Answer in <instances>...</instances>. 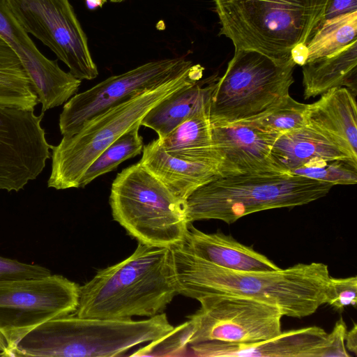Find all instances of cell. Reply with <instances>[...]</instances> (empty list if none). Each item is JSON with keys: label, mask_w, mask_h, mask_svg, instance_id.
<instances>
[{"label": "cell", "mask_w": 357, "mask_h": 357, "mask_svg": "<svg viewBox=\"0 0 357 357\" xmlns=\"http://www.w3.org/2000/svg\"><path fill=\"white\" fill-rule=\"evenodd\" d=\"M171 250L178 294L196 300L208 295L250 298L277 306L283 316L298 319L326 304L331 275L324 263H298L273 271H242L204 261L184 243Z\"/></svg>", "instance_id": "1"}, {"label": "cell", "mask_w": 357, "mask_h": 357, "mask_svg": "<svg viewBox=\"0 0 357 357\" xmlns=\"http://www.w3.org/2000/svg\"><path fill=\"white\" fill-rule=\"evenodd\" d=\"M178 294L171 248L138 243L126 259L79 287V317L128 319L163 312Z\"/></svg>", "instance_id": "2"}, {"label": "cell", "mask_w": 357, "mask_h": 357, "mask_svg": "<svg viewBox=\"0 0 357 357\" xmlns=\"http://www.w3.org/2000/svg\"><path fill=\"white\" fill-rule=\"evenodd\" d=\"M220 35L235 50L259 52L274 60L292 59L323 21L329 0H213Z\"/></svg>", "instance_id": "3"}, {"label": "cell", "mask_w": 357, "mask_h": 357, "mask_svg": "<svg viewBox=\"0 0 357 357\" xmlns=\"http://www.w3.org/2000/svg\"><path fill=\"white\" fill-rule=\"evenodd\" d=\"M173 328L165 312L139 321L68 314L28 332L16 343L11 356H120Z\"/></svg>", "instance_id": "4"}, {"label": "cell", "mask_w": 357, "mask_h": 357, "mask_svg": "<svg viewBox=\"0 0 357 357\" xmlns=\"http://www.w3.org/2000/svg\"><path fill=\"white\" fill-rule=\"evenodd\" d=\"M333 186L292 174L219 176L196 189L184 204L190 223L213 219L229 225L253 213L309 204Z\"/></svg>", "instance_id": "5"}, {"label": "cell", "mask_w": 357, "mask_h": 357, "mask_svg": "<svg viewBox=\"0 0 357 357\" xmlns=\"http://www.w3.org/2000/svg\"><path fill=\"white\" fill-rule=\"evenodd\" d=\"M204 68L192 64L167 81L139 93L93 118L75 134L63 137L52 147V169L47 186L78 188L90 165L113 142L137 125L146 113L177 90L199 81Z\"/></svg>", "instance_id": "6"}, {"label": "cell", "mask_w": 357, "mask_h": 357, "mask_svg": "<svg viewBox=\"0 0 357 357\" xmlns=\"http://www.w3.org/2000/svg\"><path fill=\"white\" fill-rule=\"evenodd\" d=\"M109 205L113 219L138 243L168 248L185 243L190 222L184 201L139 162L117 174Z\"/></svg>", "instance_id": "7"}, {"label": "cell", "mask_w": 357, "mask_h": 357, "mask_svg": "<svg viewBox=\"0 0 357 357\" xmlns=\"http://www.w3.org/2000/svg\"><path fill=\"white\" fill-rule=\"evenodd\" d=\"M295 66L292 59L278 61L257 51L235 50L211 96V124L255 120L271 112L290 96Z\"/></svg>", "instance_id": "8"}, {"label": "cell", "mask_w": 357, "mask_h": 357, "mask_svg": "<svg viewBox=\"0 0 357 357\" xmlns=\"http://www.w3.org/2000/svg\"><path fill=\"white\" fill-rule=\"evenodd\" d=\"M79 285L59 275L0 280V356L37 326L76 311Z\"/></svg>", "instance_id": "9"}, {"label": "cell", "mask_w": 357, "mask_h": 357, "mask_svg": "<svg viewBox=\"0 0 357 357\" xmlns=\"http://www.w3.org/2000/svg\"><path fill=\"white\" fill-rule=\"evenodd\" d=\"M20 27L47 46L76 78L98 75L85 32L69 0H6Z\"/></svg>", "instance_id": "10"}, {"label": "cell", "mask_w": 357, "mask_h": 357, "mask_svg": "<svg viewBox=\"0 0 357 357\" xmlns=\"http://www.w3.org/2000/svg\"><path fill=\"white\" fill-rule=\"evenodd\" d=\"M197 301L199 308L188 316L194 326L189 346L206 342L255 343L282 332L283 315L275 305L227 295H208Z\"/></svg>", "instance_id": "11"}, {"label": "cell", "mask_w": 357, "mask_h": 357, "mask_svg": "<svg viewBox=\"0 0 357 357\" xmlns=\"http://www.w3.org/2000/svg\"><path fill=\"white\" fill-rule=\"evenodd\" d=\"M192 64L183 57L149 61L122 74L111 76L74 95L65 103L59 116L61 135L70 137L75 134L93 118L167 81Z\"/></svg>", "instance_id": "12"}, {"label": "cell", "mask_w": 357, "mask_h": 357, "mask_svg": "<svg viewBox=\"0 0 357 357\" xmlns=\"http://www.w3.org/2000/svg\"><path fill=\"white\" fill-rule=\"evenodd\" d=\"M43 117L34 109L0 106V190L18 192L45 167L52 145Z\"/></svg>", "instance_id": "13"}, {"label": "cell", "mask_w": 357, "mask_h": 357, "mask_svg": "<svg viewBox=\"0 0 357 357\" xmlns=\"http://www.w3.org/2000/svg\"><path fill=\"white\" fill-rule=\"evenodd\" d=\"M280 135L255 121L211 125L213 146L219 160V176L287 174L271 157L272 147Z\"/></svg>", "instance_id": "14"}, {"label": "cell", "mask_w": 357, "mask_h": 357, "mask_svg": "<svg viewBox=\"0 0 357 357\" xmlns=\"http://www.w3.org/2000/svg\"><path fill=\"white\" fill-rule=\"evenodd\" d=\"M327 333L313 326L281 332L255 343L206 342L190 345L192 355L199 357H317Z\"/></svg>", "instance_id": "15"}, {"label": "cell", "mask_w": 357, "mask_h": 357, "mask_svg": "<svg viewBox=\"0 0 357 357\" xmlns=\"http://www.w3.org/2000/svg\"><path fill=\"white\" fill-rule=\"evenodd\" d=\"M306 125L321 133L357 161V108L356 96L345 87L331 89L308 104Z\"/></svg>", "instance_id": "16"}, {"label": "cell", "mask_w": 357, "mask_h": 357, "mask_svg": "<svg viewBox=\"0 0 357 357\" xmlns=\"http://www.w3.org/2000/svg\"><path fill=\"white\" fill-rule=\"evenodd\" d=\"M196 257L220 267L242 271H273L281 268L252 247L222 232L205 233L192 223L184 243Z\"/></svg>", "instance_id": "17"}, {"label": "cell", "mask_w": 357, "mask_h": 357, "mask_svg": "<svg viewBox=\"0 0 357 357\" xmlns=\"http://www.w3.org/2000/svg\"><path fill=\"white\" fill-rule=\"evenodd\" d=\"M139 162L183 201L199 187L219 176L217 165L174 157L158 139L144 146Z\"/></svg>", "instance_id": "18"}, {"label": "cell", "mask_w": 357, "mask_h": 357, "mask_svg": "<svg viewBox=\"0 0 357 357\" xmlns=\"http://www.w3.org/2000/svg\"><path fill=\"white\" fill-rule=\"evenodd\" d=\"M218 79L211 76L174 92L146 113L141 126L152 129L158 139H162L197 112L209 111L211 96Z\"/></svg>", "instance_id": "19"}, {"label": "cell", "mask_w": 357, "mask_h": 357, "mask_svg": "<svg viewBox=\"0 0 357 357\" xmlns=\"http://www.w3.org/2000/svg\"><path fill=\"white\" fill-rule=\"evenodd\" d=\"M302 67L305 99L333 89L347 88L357 92V40L331 54L306 62Z\"/></svg>", "instance_id": "20"}, {"label": "cell", "mask_w": 357, "mask_h": 357, "mask_svg": "<svg viewBox=\"0 0 357 357\" xmlns=\"http://www.w3.org/2000/svg\"><path fill=\"white\" fill-rule=\"evenodd\" d=\"M271 157L274 163L287 174L317 160H344L357 162L307 126L280 135L273 144Z\"/></svg>", "instance_id": "21"}, {"label": "cell", "mask_w": 357, "mask_h": 357, "mask_svg": "<svg viewBox=\"0 0 357 357\" xmlns=\"http://www.w3.org/2000/svg\"><path fill=\"white\" fill-rule=\"evenodd\" d=\"M208 110L197 112L159 142L169 155L190 162L219 165L213 149Z\"/></svg>", "instance_id": "22"}, {"label": "cell", "mask_w": 357, "mask_h": 357, "mask_svg": "<svg viewBox=\"0 0 357 357\" xmlns=\"http://www.w3.org/2000/svg\"><path fill=\"white\" fill-rule=\"evenodd\" d=\"M357 11L324 20L307 43V61L335 53L357 40Z\"/></svg>", "instance_id": "23"}, {"label": "cell", "mask_w": 357, "mask_h": 357, "mask_svg": "<svg viewBox=\"0 0 357 357\" xmlns=\"http://www.w3.org/2000/svg\"><path fill=\"white\" fill-rule=\"evenodd\" d=\"M137 125L109 145L82 175L79 188H84L96 178L114 170L121 162L142 153L144 142Z\"/></svg>", "instance_id": "24"}, {"label": "cell", "mask_w": 357, "mask_h": 357, "mask_svg": "<svg viewBox=\"0 0 357 357\" xmlns=\"http://www.w3.org/2000/svg\"><path fill=\"white\" fill-rule=\"evenodd\" d=\"M301 176L331 183L353 185L357 182V162L344 160H323L310 162L291 172Z\"/></svg>", "instance_id": "25"}, {"label": "cell", "mask_w": 357, "mask_h": 357, "mask_svg": "<svg viewBox=\"0 0 357 357\" xmlns=\"http://www.w3.org/2000/svg\"><path fill=\"white\" fill-rule=\"evenodd\" d=\"M308 104L299 102L290 96L264 116L255 121L266 130L282 135L306 126L305 113Z\"/></svg>", "instance_id": "26"}, {"label": "cell", "mask_w": 357, "mask_h": 357, "mask_svg": "<svg viewBox=\"0 0 357 357\" xmlns=\"http://www.w3.org/2000/svg\"><path fill=\"white\" fill-rule=\"evenodd\" d=\"M192 321L188 320L162 337L149 342L131 354V356H183L187 355L189 342L193 333Z\"/></svg>", "instance_id": "27"}, {"label": "cell", "mask_w": 357, "mask_h": 357, "mask_svg": "<svg viewBox=\"0 0 357 357\" xmlns=\"http://www.w3.org/2000/svg\"><path fill=\"white\" fill-rule=\"evenodd\" d=\"M0 34L14 48L20 59L28 58L38 50L29 34L13 16L6 5V0H0Z\"/></svg>", "instance_id": "28"}, {"label": "cell", "mask_w": 357, "mask_h": 357, "mask_svg": "<svg viewBox=\"0 0 357 357\" xmlns=\"http://www.w3.org/2000/svg\"><path fill=\"white\" fill-rule=\"evenodd\" d=\"M357 303V277L334 278L331 276L326 289V304L336 310L355 307Z\"/></svg>", "instance_id": "29"}, {"label": "cell", "mask_w": 357, "mask_h": 357, "mask_svg": "<svg viewBox=\"0 0 357 357\" xmlns=\"http://www.w3.org/2000/svg\"><path fill=\"white\" fill-rule=\"evenodd\" d=\"M51 274L45 267L0 256V280L38 278Z\"/></svg>", "instance_id": "30"}, {"label": "cell", "mask_w": 357, "mask_h": 357, "mask_svg": "<svg viewBox=\"0 0 357 357\" xmlns=\"http://www.w3.org/2000/svg\"><path fill=\"white\" fill-rule=\"evenodd\" d=\"M347 326L342 318L335 324L318 352L317 357H351L345 347Z\"/></svg>", "instance_id": "31"}, {"label": "cell", "mask_w": 357, "mask_h": 357, "mask_svg": "<svg viewBox=\"0 0 357 357\" xmlns=\"http://www.w3.org/2000/svg\"><path fill=\"white\" fill-rule=\"evenodd\" d=\"M354 11H357V0H329L324 20Z\"/></svg>", "instance_id": "32"}, {"label": "cell", "mask_w": 357, "mask_h": 357, "mask_svg": "<svg viewBox=\"0 0 357 357\" xmlns=\"http://www.w3.org/2000/svg\"><path fill=\"white\" fill-rule=\"evenodd\" d=\"M291 57L296 65L303 66L307 59V49L306 44H299L291 51Z\"/></svg>", "instance_id": "33"}, {"label": "cell", "mask_w": 357, "mask_h": 357, "mask_svg": "<svg viewBox=\"0 0 357 357\" xmlns=\"http://www.w3.org/2000/svg\"><path fill=\"white\" fill-rule=\"evenodd\" d=\"M345 347L347 350L354 353L355 355L357 354V326L354 324L353 327L347 331L345 335Z\"/></svg>", "instance_id": "34"}, {"label": "cell", "mask_w": 357, "mask_h": 357, "mask_svg": "<svg viewBox=\"0 0 357 357\" xmlns=\"http://www.w3.org/2000/svg\"><path fill=\"white\" fill-rule=\"evenodd\" d=\"M84 1H86L89 6H91L93 8V7H97V6H102L107 0H84Z\"/></svg>", "instance_id": "35"}, {"label": "cell", "mask_w": 357, "mask_h": 357, "mask_svg": "<svg viewBox=\"0 0 357 357\" xmlns=\"http://www.w3.org/2000/svg\"><path fill=\"white\" fill-rule=\"evenodd\" d=\"M108 1H109L112 3H121V2L123 1L124 0H108Z\"/></svg>", "instance_id": "36"}]
</instances>
